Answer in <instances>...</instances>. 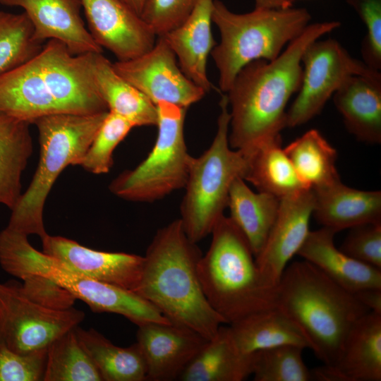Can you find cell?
I'll use <instances>...</instances> for the list:
<instances>
[{
  "label": "cell",
  "mask_w": 381,
  "mask_h": 381,
  "mask_svg": "<svg viewBox=\"0 0 381 381\" xmlns=\"http://www.w3.org/2000/svg\"><path fill=\"white\" fill-rule=\"evenodd\" d=\"M302 81L298 95L286 111V127L306 123L320 114L326 102L351 75L380 73L352 57L335 40H317L305 50Z\"/></svg>",
  "instance_id": "obj_10"
},
{
  "label": "cell",
  "mask_w": 381,
  "mask_h": 381,
  "mask_svg": "<svg viewBox=\"0 0 381 381\" xmlns=\"http://www.w3.org/2000/svg\"><path fill=\"white\" fill-rule=\"evenodd\" d=\"M75 332L102 381L147 380L145 361L137 342L120 347L93 328L84 329L78 325Z\"/></svg>",
  "instance_id": "obj_31"
},
{
  "label": "cell",
  "mask_w": 381,
  "mask_h": 381,
  "mask_svg": "<svg viewBox=\"0 0 381 381\" xmlns=\"http://www.w3.org/2000/svg\"><path fill=\"white\" fill-rule=\"evenodd\" d=\"M213 1L198 0L181 25L161 36L175 54L183 73L206 93L212 88L207 74L208 55L217 44L211 30Z\"/></svg>",
  "instance_id": "obj_21"
},
{
  "label": "cell",
  "mask_w": 381,
  "mask_h": 381,
  "mask_svg": "<svg viewBox=\"0 0 381 381\" xmlns=\"http://www.w3.org/2000/svg\"><path fill=\"white\" fill-rule=\"evenodd\" d=\"M198 0H146L141 18L157 37L181 25L190 15Z\"/></svg>",
  "instance_id": "obj_38"
},
{
  "label": "cell",
  "mask_w": 381,
  "mask_h": 381,
  "mask_svg": "<svg viewBox=\"0 0 381 381\" xmlns=\"http://www.w3.org/2000/svg\"><path fill=\"white\" fill-rule=\"evenodd\" d=\"M0 112L30 124L42 116L64 113L33 58L0 75Z\"/></svg>",
  "instance_id": "obj_24"
},
{
  "label": "cell",
  "mask_w": 381,
  "mask_h": 381,
  "mask_svg": "<svg viewBox=\"0 0 381 381\" xmlns=\"http://www.w3.org/2000/svg\"><path fill=\"white\" fill-rule=\"evenodd\" d=\"M335 234L324 226L309 231L297 254L349 292L381 289V269L358 261L337 248Z\"/></svg>",
  "instance_id": "obj_20"
},
{
  "label": "cell",
  "mask_w": 381,
  "mask_h": 381,
  "mask_svg": "<svg viewBox=\"0 0 381 381\" xmlns=\"http://www.w3.org/2000/svg\"><path fill=\"white\" fill-rule=\"evenodd\" d=\"M332 97L351 134L365 143H381V73L351 75Z\"/></svg>",
  "instance_id": "obj_23"
},
{
  "label": "cell",
  "mask_w": 381,
  "mask_h": 381,
  "mask_svg": "<svg viewBox=\"0 0 381 381\" xmlns=\"http://www.w3.org/2000/svg\"><path fill=\"white\" fill-rule=\"evenodd\" d=\"M229 328L236 347L246 354L282 345L310 349L300 328L277 306L247 316Z\"/></svg>",
  "instance_id": "obj_28"
},
{
  "label": "cell",
  "mask_w": 381,
  "mask_h": 381,
  "mask_svg": "<svg viewBox=\"0 0 381 381\" xmlns=\"http://www.w3.org/2000/svg\"><path fill=\"white\" fill-rule=\"evenodd\" d=\"M251 375V353L241 352L221 325L181 373L182 381H242Z\"/></svg>",
  "instance_id": "obj_27"
},
{
  "label": "cell",
  "mask_w": 381,
  "mask_h": 381,
  "mask_svg": "<svg viewBox=\"0 0 381 381\" xmlns=\"http://www.w3.org/2000/svg\"><path fill=\"white\" fill-rule=\"evenodd\" d=\"M0 4L22 8L42 43L59 40L74 55L102 53L81 18L80 0H0Z\"/></svg>",
  "instance_id": "obj_18"
},
{
  "label": "cell",
  "mask_w": 381,
  "mask_h": 381,
  "mask_svg": "<svg viewBox=\"0 0 381 381\" xmlns=\"http://www.w3.org/2000/svg\"><path fill=\"white\" fill-rule=\"evenodd\" d=\"M24 294L36 303L52 310H63L73 307L76 298L54 282L37 275L20 279Z\"/></svg>",
  "instance_id": "obj_41"
},
{
  "label": "cell",
  "mask_w": 381,
  "mask_h": 381,
  "mask_svg": "<svg viewBox=\"0 0 381 381\" xmlns=\"http://www.w3.org/2000/svg\"><path fill=\"white\" fill-rule=\"evenodd\" d=\"M28 236L7 227L0 232V265L21 279L27 275L47 278L71 292L95 313L120 315L137 326L169 321L136 293L90 278L61 260L35 249Z\"/></svg>",
  "instance_id": "obj_7"
},
{
  "label": "cell",
  "mask_w": 381,
  "mask_h": 381,
  "mask_svg": "<svg viewBox=\"0 0 381 381\" xmlns=\"http://www.w3.org/2000/svg\"><path fill=\"white\" fill-rule=\"evenodd\" d=\"M202 255L180 219L171 222L157 230L147 247L134 292L170 322L210 339L226 323L204 294L198 273Z\"/></svg>",
  "instance_id": "obj_2"
},
{
  "label": "cell",
  "mask_w": 381,
  "mask_h": 381,
  "mask_svg": "<svg viewBox=\"0 0 381 381\" xmlns=\"http://www.w3.org/2000/svg\"><path fill=\"white\" fill-rule=\"evenodd\" d=\"M284 150L297 175L309 188L340 181L336 168L337 152L318 130L308 131Z\"/></svg>",
  "instance_id": "obj_32"
},
{
  "label": "cell",
  "mask_w": 381,
  "mask_h": 381,
  "mask_svg": "<svg viewBox=\"0 0 381 381\" xmlns=\"http://www.w3.org/2000/svg\"><path fill=\"white\" fill-rule=\"evenodd\" d=\"M138 327L136 342L145 361L147 380H179L208 340L189 328L171 322H148Z\"/></svg>",
  "instance_id": "obj_16"
},
{
  "label": "cell",
  "mask_w": 381,
  "mask_h": 381,
  "mask_svg": "<svg viewBox=\"0 0 381 381\" xmlns=\"http://www.w3.org/2000/svg\"><path fill=\"white\" fill-rule=\"evenodd\" d=\"M156 107L158 133L151 152L109 186L114 195L125 200L152 202L186 185L192 158L184 137L186 109L167 102H159Z\"/></svg>",
  "instance_id": "obj_9"
},
{
  "label": "cell",
  "mask_w": 381,
  "mask_h": 381,
  "mask_svg": "<svg viewBox=\"0 0 381 381\" xmlns=\"http://www.w3.org/2000/svg\"><path fill=\"white\" fill-rule=\"evenodd\" d=\"M124 2L131 9L140 16V13L143 11L146 0H121Z\"/></svg>",
  "instance_id": "obj_44"
},
{
  "label": "cell",
  "mask_w": 381,
  "mask_h": 381,
  "mask_svg": "<svg viewBox=\"0 0 381 381\" xmlns=\"http://www.w3.org/2000/svg\"><path fill=\"white\" fill-rule=\"evenodd\" d=\"M210 234L198 273L208 303L225 323L276 307L277 287L264 278L248 242L231 219L222 215Z\"/></svg>",
  "instance_id": "obj_4"
},
{
  "label": "cell",
  "mask_w": 381,
  "mask_h": 381,
  "mask_svg": "<svg viewBox=\"0 0 381 381\" xmlns=\"http://www.w3.org/2000/svg\"><path fill=\"white\" fill-rule=\"evenodd\" d=\"M47 349L29 354L12 350L0 337V381L42 380Z\"/></svg>",
  "instance_id": "obj_39"
},
{
  "label": "cell",
  "mask_w": 381,
  "mask_h": 381,
  "mask_svg": "<svg viewBox=\"0 0 381 381\" xmlns=\"http://www.w3.org/2000/svg\"><path fill=\"white\" fill-rule=\"evenodd\" d=\"M280 199L253 192L241 177L234 180L227 207L229 217L248 242L255 258L262 250L277 216Z\"/></svg>",
  "instance_id": "obj_29"
},
{
  "label": "cell",
  "mask_w": 381,
  "mask_h": 381,
  "mask_svg": "<svg viewBox=\"0 0 381 381\" xmlns=\"http://www.w3.org/2000/svg\"><path fill=\"white\" fill-rule=\"evenodd\" d=\"M31 124L0 112V204L11 210L22 195V175L33 151Z\"/></svg>",
  "instance_id": "obj_30"
},
{
  "label": "cell",
  "mask_w": 381,
  "mask_h": 381,
  "mask_svg": "<svg viewBox=\"0 0 381 381\" xmlns=\"http://www.w3.org/2000/svg\"><path fill=\"white\" fill-rule=\"evenodd\" d=\"M255 8H288L293 6L294 0H254Z\"/></svg>",
  "instance_id": "obj_43"
},
{
  "label": "cell",
  "mask_w": 381,
  "mask_h": 381,
  "mask_svg": "<svg viewBox=\"0 0 381 381\" xmlns=\"http://www.w3.org/2000/svg\"><path fill=\"white\" fill-rule=\"evenodd\" d=\"M216 135L199 157H192L181 201L179 218L185 233L194 243L210 234L227 207L229 189L243 179L246 160L241 150L229 143L230 114L226 93L219 102Z\"/></svg>",
  "instance_id": "obj_8"
},
{
  "label": "cell",
  "mask_w": 381,
  "mask_h": 381,
  "mask_svg": "<svg viewBox=\"0 0 381 381\" xmlns=\"http://www.w3.org/2000/svg\"><path fill=\"white\" fill-rule=\"evenodd\" d=\"M42 44L34 37L32 25L25 12L0 11V75L32 59Z\"/></svg>",
  "instance_id": "obj_34"
},
{
  "label": "cell",
  "mask_w": 381,
  "mask_h": 381,
  "mask_svg": "<svg viewBox=\"0 0 381 381\" xmlns=\"http://www.w3.org/2000/svg\"><path fill=\"white\" fill-rule=\"evenodd\" d=\"M306 8H255L236 13L219 0H214L212 21L220 33V42L210 54L219 71V90L226 93L236 75L258 59L272 61L309 25Z\"/></svg>",
  "instance_id": "obj_5"
},
{
  "label": "cell",
  "mask_w": 381,
  "mask_h": 381,
  "mask_svg": "<svg viewBox=\"0 0 381 381\" xmlns=\"http://www.w3.org/2000/svg\"><path fill=\"white\" fill-rule=\"evenodd\" d=\"M295 345H282L251 353V375L255 381H310L311 370Z\"/></svg>",
  "instance_id": "obj_35"
},
{
  "label": "cell",
  "mask_w": 381,
  "mask_h": 381,
  "mask_svg": "<svg viewBox=\"0 0 381 381\" xmlns=\"http://www.w3.org/2000/svg\"><path fill=\"white\" fill-rule=\"evenodd\" d=\"M133 128L134 126L127 119L108 111L78 166L94 174L109 173L114 164L115 148Z\"/></svg>",
  "instance_id": "obj_36"
},
{
  "label": "cell",
  "mask_w": 381,
  "mask_h": 381,
  "mask_svg": "<svg viewBox=\"0 0 381 381\" xmlns=\"http://www.w3.org/2000/svg\"><path fill=\"white\" fill-rule=\"evenodd\" d=\"M41 241L42 252L90 278L133 292L139 283L143 256L97 250L61 236L47 234Z\"/></svg>",
  "instance_id": "obj_17"
},
{
  "label": "cell",
  "mask_w": 381,
  "mask_h": 381,
  "mask_svg": "<svg viewBox=\"0 0 381 381\" xmlns=\"http://www.w3.org/2000/svg\"><path fill=\"white\" fill-rule=\"evenodd\" d=\"M339 26L335 20L309 24L274 59L255 60L241 69L226 93L232 149L246 150L286 128V108L301 84L305 50Z\"/></svg>",
  "instance_id": "obj_1"
},
{
  "label": "cell",
  "mask_w": 381,
  "mask_h": 381,
  "mask_svg": "<svg viewBox=\"0 0 381 381\" xmlns=\"http://www.w3.org/2000/svg\"><path fill=\"white\" fill-rule=\"evenodd\" d=\"M312 380L380 381L381 315L369 311L353 325L336 363L311 370Z\"/></svg>",
  "instance_id": "obj_19"
},
{
  "label": "cell",
  "mask_w": 381,
  "mask_h": 381,
  "mask_svg": "<svg viewBox=\"0 0 381 381\" xmlns=\"http://www.w3.org/2000/svg\"><path fill=\"white\" fill-rule=\"evenodd\" d=\"M91 68L97 90L109 111L127 119L134 127L157 126L156 105L121 77L102 53H92Z\"/></svg>",
  "instance_id": "obj_26"
},
{
  "label": "cell",
  "mask_w": 381,
  "mask_h": 381,
  "mask_svg": "<svg viewBox=\"0 0 381 381\" xmlns=\"http://www.w3.org/2000/svg\"><path fill=\"white\" fill-rule=\"evenodd\" d=\"M339 249L358 261L381 269V223L351 228Z\"/></svg>",
  "instance_id": "obj_40"
},
{
  "label": "cell",
  "mask_w": 381,
  "mask_h": 381,
  "mask_svg": "<svg viewBox=\"0 0 381 381\" xmlns=\"http://www.w3.org/2000/svg\"><path fill=\"white\" fill-rule=\"evenodd\" d=\"M241 150L246 160L243 179L252 183L259 192L281 199L309 189L297 175L282 148L281 135Z\"/></svg>",
  "instance_id": "obj_25"
},
{
  "label": "cell",
  "mask_w": 381,
  "mask_h": 381,
  "mask_svg": "<svg viewBox=\"0 0 381 381\" xmlns=\"http://www.w3.org/2000/svg\"><path fill=\"white\" fill-rule=\"evenodd\" d=\"M42 381H102L75 328L48 346Z\"/></svg>",
  "instance_id": "obj_33"
},
{
  "label": "cell",
  "mask_w": 381,
  "mask_h": 381,
  "mask_svg": "<svg viewBox=\"0 0 381 381\" xmlns=\"http://www.w3.org/2000/svg\"><path fill=\"white\" fill-rule=\"evenodd\" d=\"M108 111L53 114L33 123L39 133L40 160L28 188L11 210L7 228L41 239L48 234L44 208L52 188L64 169L78 165Z\"/></svg>",
  "instance_id": "obj_6"
},
{
  "label": "cell",
  "mask_w": 381,
  "mask_h": 381,
  "mask_svg": "<svg viewBox=\"0 0 381 381\" xmlns=\"http://www.w3.org/2000/svg\"><path fill=\"white\" fill-rule=\"evenodd\" d=\"M311 188L284 197L266 242L255 257L256 264L266 281L277 287L289 261L304 243L314 209Z\"/></svg>",
  "instance_id": "obj_15"
},
{
  "label": "cell",
  "mask_w": 381,
  "mask_h": 381,
  "mask_svg": "<svg viewBox=\"0 0 381 381\" xmlns=\"http://www.w3.org/2000/svg\"><path fill=\"white\" fill-rule=\"evenodd\" d=\"M157 37L146 53L130 60L116 61L112 66L155 105L167 102L187 109L206 92L183 73L165 40Z\"/></svg>",
  "instance_id": "obj_13"
},
{
  "label": "cell",
  "mask_w": 381,
  "mask_h": 381,
  "mask_svg": "<svg viewBox=\"0 0 381 381\" xmlns=\"http://www.w3.org/2000/svg\"><path fill=\"white\" fill-rule=\"evenodd\" d=\"M88 30L102 49L117 61L138 57L154 46L157 35L121 0H80Z\"/></svg>",
  "instance_id": "obj_14"
},
{
  "label": "cell",
  "mask_w": 381,
  "mask_h": 381,
  "mask_svg": "<svg viewBox=\"0 0 381 381\" xmlns=\"http://www.w3.org/2000/svg\"><path fill=\"white\" fill-rule=\"evenodd\" d=\"M312 190L315 200L313 214L324 227L337 233L364 224L381 223L380 190L353 188L341 180Z\"/></svg>",
  "instance_id": "obj_22"
},
{
  "label": "cell",
  "mask_w": 381,
  "mask_h": 381,
  "mask_svg": "<svg viewBox=\"0 0 381 381\" xmlns=\"http://www.w3.org/2000/svg\"><path fill=\"white\" fill-rule=\"evenodd\" d=\"M92 54L74 55L61 42L49 40L33 57L47 88L64 113L108 111L94 83Z\"/></svg>",
  "instance_id": "obj_12"
},
{
  "label": "cell",
  "mask_w": 381,
  "mask_h": 381,
  "mask_svg": "<svg viewBox=\"0 0 381 381\" xmlns=\"http://www.w3.org/2000/svg\"><path fill=\"white\" fill-rule=\"evenodd\" d=\"M276 306L300 328L324 365H334L356 322L370 310L311 263L285 268L276 289Z\"/></svg>",
  "instance_id": "obj_3"
},
{
  "label": "cell",
  "mask_w": 381,
  "mask_h": 381,
  "mask_svg": "<svg viewBox=\"0 0 381 381\" xmlns=\"http://www.w3.org/2000/svg\"><path fill=\"white\" fill-rule=\"evenodd\" d=\"M365 24L366 35L361 43L363 61L371 69L381 71V0H346Z\"/></svg>",
  "instance_id": "obj_37"
},
{
  "label": "cell",
  "mask_w": 381,
  "mask_h": 381,
  "mask_svg": "<svg viewBox=\"0 0 381 381\" xmlns=\"http://www.w3.org/2000/svg\"><path fill=\"white\" fill-rule=\"evenodd\" d=\"M84 318V312L74 307L63 310L43 307L30 299L20 284L0 282V337L18 353L47 349Z\"/></svg>",
  "instance_id": "obj_11"
},
{
  "label": "cell",
  "mask_w": 381,
  "mask_h": 381,
  "mask_svg": "<svg viewBox=\"0 0 381 381\" xmlns=\"http://www.w3.org/2000/svg\"><path fill=\"white\" fill-rule=\"evenodd\" d=\"M354 295L370 311L381 315V289H365Z\"/></svg>",
  "instance_id": "obj_42"
}]
</instances>
